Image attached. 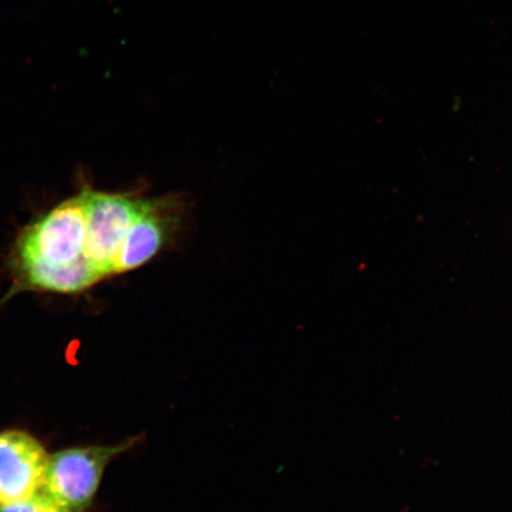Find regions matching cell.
Wrapping results in <instances>:
<instances>
[{"instance_id": "cell-1", "label": "cell", "mask_w": 512, "mask_h": 512, "mask_svg": "<svg viewBox=\"0 0 512 512\" xmlns=\"http://www.w3.org/2000/svg\"><path fill=\"white\" fill-rule=\"evenodd\" d=\"M86 232L83 189L25 226L6 262L11 286L5 299L24 292L70 296L99 284L102 279L83 256Z\"/></svg>"}, {"instance_id": "cell-2", "label": "cell", "mask_w": 512, "mask_h": 512, "mask_svg": "<svg viewBox=\"0 0 512 512\" xmlns=\"http://www.w3.org/2000/svg\"><path fill=\"white\" fill-rule=\"evenodd\" d=\"M142 440L143 435H136L118 444L70 447L49 454L43 491L69 512H86L98 495L108 465Z\"/></svg>"}, {"instance_id": "cell-3", "label": "cell", "mask_w": 512, "mask_h": 512, "mask_svg": "<svg viewBox=\"0 0 512 512\" xmlns=\"http://www.w3.org/2000/svg\"><path fill=\"white\" fill-rule=\"evenodd\" d=\"M87 232L86 261L104 280L112 277L115 258L145 200L124 194H108L85 187Z\"/></svg>"}, {"instance_id": "cell-4", "label": "cell", "mask_w": 512, "mask_h": 512, "mask_svg": "<svg viewBox=\"0 0 512 512\" xmlns=\"http://www.w3.org/2000/svg\"><path fill=\"white\" fill-rule=\"evenodd\" d=\"M49 453L34 435L0 433V508L24 501L44 488Z\"/></svg>"}, {"instance_id": "cell-5", "label": "cell", "mask_w": 512, "mask_h": 512, "mask_svg": "<svg viewBox=\"0 0 512 512\" xmlns=\"http://www.w3.org/2000/svg\"><path fill=\"white\" fill-rule=\"evenodd\" d=\"M181 204L175 198L145 200L114 260L112 275L137 270L168 245L179 226Z\"/></svg>"}, {"instance_id": "cell-6", "label": "cell", "mask_w": 512, "mask_h": 512, "mask_svg": "<svg viewBox=\"0 0 512 512\" xmlns=\"http://www.w3.org/2000/svg\"><path fill=\"white\" fill-rule=\"evenodd\" d=\"M0 512H69L64 509L61 504L57 503L55 499L44 492L43 490L37 492L36 495L31 496L24 501L5 505L0 508Z\"/></svg>"}]
</instances>
